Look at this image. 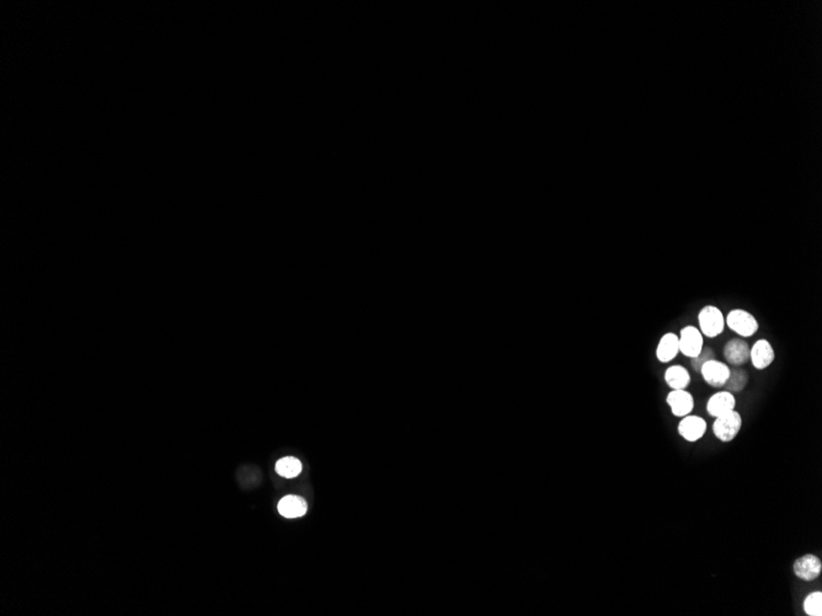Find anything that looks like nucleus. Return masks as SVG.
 I'll use <instances>...</instances> for the list:
<instances>
[{"mask_svg": "<svg viewBox=\"0 0 822 616\" xmlns=\"http://www.w3.org/2000/svg\"><path fill=\"white\" fill-rule=\"evenodd\" d=\"M750 345L745 340L732 338L730 341L726 342L723 355L730 366H745L747 362H750Z\"/></svg>", "mask_w": 822, "mask_h": 616, "instance_id": "6e6552de", "label": "nucleus"}, {"mask_svg": "<svg viewBox=\"0 0 822 616\" xmlns=\"http://www.w3.org/2000/svg\"><path fill=\"white\" fill-rule=\"evenodd\" d=\"M793 572L803 582H814L821 574V559L814 554L803 555L794 561Z\"/></svg>", "mask_w": 822, "mask_h": 616, "instance_id": "20e7f679", "label": "nucleus"}, {"mask_svg": "<svg viewBox=\"0 0 822 616\" xmlns=\"http://www.w3.org/2000/svg\"><path fill=\"white\" fill-rule=\"evenodd\" d=\"M714 358H716V355H714V352H713L711 347H703V350L696 357L691 358L692 368L696 371H701V366H704L706 362L711 361Z\"/></svg>", "mask_w": 822, "mask_h": 616, "instance_id": "a211bd4d", "label": "nucleus"}, {"mask_svg": "<svg viewBox=\"0 0 822 616\" xmlns=\"http://www.w3.org/2000/svg\"><path fill=\"white\" fill-rule=\"evenodd\" d=\"M276 472L286 479H293L302 472V462L293 457H286L276 462Z\"/></svg>", "mask_w": 822, "mask_h": 616, "instance_id": "dca6fc26", "label": "nucleus"}, {"mask_svg": "<svg viewBox=\"0 0 822 616\" xmlns=\"http://www.w3.org/2000/svg\"><path fill=\"white\" fill-rule=\"evenodd\" d=\"M665 383L673 390H685L691 384V374L683 366H668L663 374Z\"/></svg>", "mask_w": 822, "mask_h": 616, "instance_id": "ddd939ff", "label": "nucleus"}, {"mask_svg": "<svg viewBox=\"0 0 822 616\" xmlns=\"http://www.w3.org/2000/svg\"><path fill=\"white\" fill-rule=\"evenodd\" d=\"M666 404L670 406L675 417H685L694 409V399L689 391L671 390L666 396Z\"/></svg>", "mask_w": 822, "mask_h": 616, "instance_id": "9d476101", "label": "nucleus"}, {"mask_svg": "<svg viewBox=\"0 0 822 616\" xmlns=\"http://www.w3.org/2000/svg\"><path fill=\"white\" fill-rule=\"evenodd\" d=\"M742 427V417L741 414L732 409L728 414H721L714 419L713 424V433L716 439L723 443H730L740 433Z\"/></svg>", "mask_w": 822, "mask_h": 616, "instance_id": "f257e3e1", "label": "nucleus"}, {"mask_svg": "<svg viewBox=\"0 0 822 616\" xmlns=\"http://www.w3.org/2000/svg\"><path fill=\"white\" fill-rule=\"evenodd\" d=\"M775 359V352L771 342L766 338H761L759 341L754 343V346L751 347L750 350V362L752 366L759 369V371H764L767 369Z\"/></svg>", "mask_w": 822, "mask_h": 616, "instance_id": "1a4fd4ad", "label": "nucleus"}, {"mask_svg": "<svg viewBox=\"0 0 822 616\" xmlns=\"http://www.w3.org/2000/svg\"><path fill=\"white\" fill-rule=\"evenodd\" d=\"M278 512L285 518H298L307 513V502L305 498L295 495L283 497L278 503Z\"/></svg>", "mask_w": 822, "mask_h": 616, "instance_id": "4468645a", "label": "nucleus"}, {"mask_svg": "<svg viewBox=\"0 0 822 616\" xmlns=\"http://www.w3.org/2000/svg\"><path fill=\"white\" fill-rule=\"evenodd\" d=\"M747 383H749V373L741 369L740 366H734V368H730V376H729V379L726 381L724 388H725L726 391H729L731 394H739L745 389Z\"/></svg>", "mask_w": 822, "mask_h": 616, "instance_id": "2eb2a0df", "label": "nucleus"}, {"mask_svg": "<svg viewBox=\"0 0 822 616\" xmlns=\"http://www.w3.org/2000/svg\"><path fill=\"white\" fill-rule=\"evenodd\" d=\"M678 353H680V345H678L677 335L673 333H665L660 338L658 347H656V358H658V362L670 363L677 357Z\"/></svg>", "mask_w": 822, "mask_h": 616, "instance_id": "f8f14e48", "label": "nucleus"}, {"mask_svg": "<svg viewBox=\"0 0 822 616\" xmlns=\"http://www.w3.org/2000/svg\"><path fill=\"white\" fill-rule=\"evenodd\" d=\"M698 324L703 336L716 338L725 330V316L720 309L714 305H706L698 314Z\"/></svg>", "mask_w": 822, "mask_h": 616, "instance_id": "f03ea898", "label": "nucleus"}, {"mask_svg": "<svg viewBox=\"0 0 822 616\" xmlns=\"http://www.w3.org/2000/svg\"><path fill=\"white\" fill-rule=\"evenodd\" d=\"M680 352L687 358L696 357L704 347V338L699 328L696 326H685L678 336Z\"/></svg>", "mask_w": 822, "mask_h": 616, "instance_id": "423d86ee", "label": "nucleus"}, {"mask_svg": "<svg viewBox=\"0 0 822 616\" xmlns=\"http://www.w3.org/2000/svg\"><path fill=\"white\" fill-rule=\"evenodd\" d=\"M706 429H708V426H706V419H701L699 416H694V414H688L680 421L677 431L678 434L686 442L694 443L704 437Z\"/></svg>", "mask_w": 822, "mask_h": 616, "instance_id": "0eeeda50", "label": "nucleus"}, {"mask_svg": "<svg viewBox=\"0 0 822 616\" xmlns=\"http://www.w3.org/2000/svg\"><path fill=\"white\" fill-rule=\"evenodd\" d=\"M699 373L703 376V381H706L708 386L719 389V388L725 386L726 381L730 376V366L724 362L716 361L714 358L711 361L706 362V364L701 366Z\"/></svg>", "mask_w": 822, "mask_h": 616, "instance_id": "39448f33", "label": "nucleus"}, {"mask_svg": "<svg viewBox=\"0 0 822 616\" xmlns=\"http://www.w3.org/2000/svg\"><path fill=\"white\" fill-rule=\"evenodd\" d=\"M736 407L735 395L729 391H718L711 395L706 402V412L711 417H719L721 414H728Z\"/></svg>", "mask_w": 822, "mask_h": 616, "instance_id": "9b49d317", "label": "nucleus"}, {"mask_svg": "<svg viewBox=\"0 0 822 616\" xmlns=\"http://www.w3.org/2000/svg\"><path fill=\"white\" fill-rule=\"evenodd\" d=\"M803 610L808 616H822V592L809 593L803 602Z\"/></svg>", "mask_w": 822, "mask_h": 616, "instance_id": "f3484780", "label": "nucleus"}, {"mask_svg": "<svg viewBox=\"0 0 822 616\" xmlns=\"http://www.w3.org/2000/svg\"><path fill=\"white\" fill-rule=\"evenodd\" d=\"M725 324L732 333L740 337L754 336L759 328L757 319L744 309L731 310L725 318Z\"/></svg>", "mask_w": 822, "mask_h": 616, "instance_id": "7ed1b4c3", "label": "nucleus"}]
</instances>
